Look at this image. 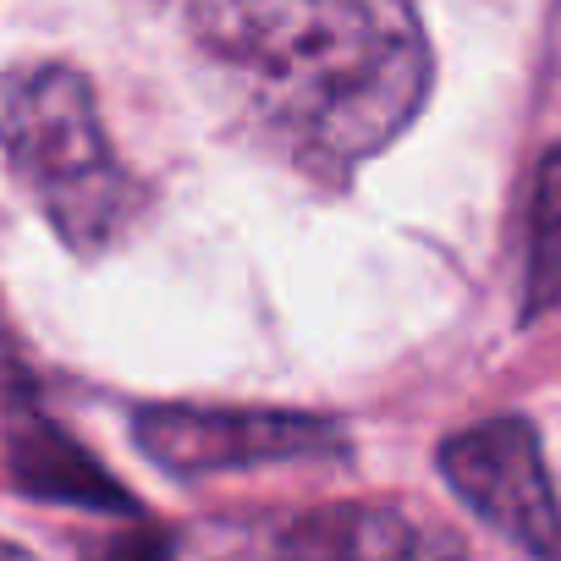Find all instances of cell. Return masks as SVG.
<instances>
[{"instance_id":"1","label":"cell","mask_w":561,"mask_h":561,"mask_svg":"<svg viewBox=\"0 0 561 561\" xmlns=\"http://www.w3.org/2000/svg\"><path fill=\"white\" fill-rule=\"evenodd\" d=\"M187 28L253 127L325 182L375 160L430 94V39L408 7L386 0H209L187 12Z\"/></svg>"},{"instance_id":"2","label":"cell","mask_w":561,"mask_h":561,"mask_svg":"<svg viewBox=\"0 0 561 561\" xmlns=\"http://www.w3.org/2000/svg\"><path fill=\"white\" fill-rule=\"evenodd\" d=\"M0 149L56 237L94 259L144 209V182L116 154L94 89L61 61H28L0 78Z\"/></svg>"},{"instance_id":"3","label":"cell","mask_w":561,"mask_h":561,"mask_svg":"<svg viewBox=\"0 0 561 561\" xmlns=\"http://www.w3.org/2000/svg\"><path fill=\"white\" fill-rule=\"evenodd\" d=\"M209 561H462L468 539L402 501H320L220 517L204 534Z\"/></svg>"},{"instance_id":"4","label":"cell","mask_w":561,"mask_h":561,"mask_svg":"<svg viewBox=\"0 0 561 561\" xmlns=\"http://www.w3.org/2000/svg\"><path fill=\"white\" fill-rule=\"evenodd\" d=\"M138 451L176 473H237V468H275V462H336L347 457V435L314 413H280V408H187L160 402L133 413Z\"/></svg>"},{"instance_id":"5","label":"cell","mask_w":561,"mask_h":561,"mask_svg":"<svg viewBox=\"0 0 561 561\" xmlns=\"http://www.w3.org/2000/svg\"><path fill=\"white\" fill-rule=\"evenodd\" d=\"M440 473L490 528L534 561H561V501L528 419H484L440 446Z\"/></svg>"},{"instance_id":"6","label":"cell","mask_w":561,"mask_h":561,"mask_svg":"<svg viewBox=\"0 0 561 561\" xmlns=\"http://www.w3.org/2000/svg\"><path fill=\"white\" fill-rule=\"evenodd\" d=\"M7 468H12L18 490H28V495L89 506V512H133V495L67 430H56L34 408H23L7 424Z\"/></svg>"},{"instance_id":"7","label":"cell","mask_w":561,"mask_h":561,"mask_svg":"<svg viewBox=\"0 0 561 561\" xmlns=\"http://www.w3.org/2000/svg\"><path fill=\"white\" fill-rule=\"evenodd\" d=\"M561 309V149L545 154L534 176L528 209V280H523V314L539 320Z\"/></svg>"},{"instance_id":"8","label":"cell","mask_w":561,"mask_h":561,"mask_svg":"<svg viewBox=\"0 0 561 561\" xmlns=\"http://www.w3.org/2000/svg\"><path fill=\"white\" fill-rule=\"evenodd\" d=\"M89 561H171V539L154 528H127V534H111L105 545H94Z\"/></svg>"},{"instance_id":"9","label":"cell","mask_w":561,"mask_h":561,"mask_svg":"<svg viewBox=\"0 0 561 561\" xmlns=\"http://www.w3.org/2000/svg\"><path fill=\"white\" fill-rule=\"evenodd\" d=\"M0 397H18V402L28 397V364H23V353H18L7 320H0Z\"/></svg>"},{"instance_id":"10","label":"cell","mask_w":561,"mask_h":561,"mask_svg":"<svg viewBox=\"0 0 561 561\" xmlns=\"http://www.w3.org/2000/svg\"><path fill=\"white\" fill-rule=\"evenodd\" d=\"M0 561H34L28 550H18V545H7V539H0Z\"/></svg>"}]
</instances>
